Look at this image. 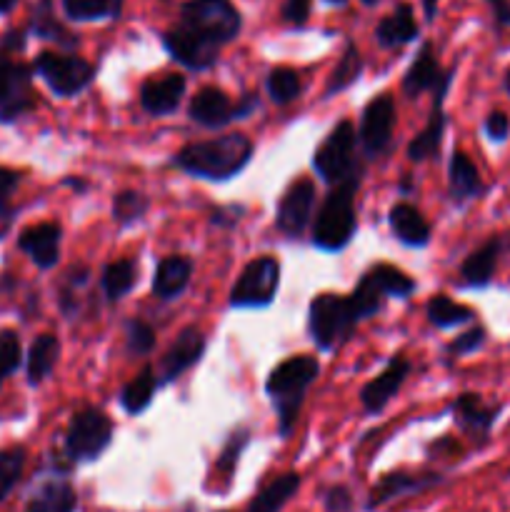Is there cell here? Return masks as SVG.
<instances>
[{
  "label": "cell",
  "mask_w": 510,
  "mask_h": 512,
  "mask_svg": "<svg viewBox=\"0 0 510 512\" xmlns=\"http://www.w3.org/2000/svg\"><path fill=\"white\" fill-rule=\"evenodd\" d=\"M33 68L58 98H73L95 80V68L80 55L43 50L35 58Z\"/></svg>",
  "instance_id": "ba28073f"
},
{
  "label": "cell",
  "mask_w": 510,
  "mask_h": 512,
  "mask_svg": "<svg viewBox=\"0 0 510 512\" xmlns=\"http://www.w3.org/2000/svg\"><path fill=\"white\" fill-rule=\"evenodd\" d=\"M245 445H248V433H245V430H238V433L230 435L228 445H225L223 455H220V460H218V470H220V473H225V475L233 473Z\"/></svg>",
  "instance_id": "ee69618b"
},
{
  "label": "cell",
  "mask_w": 510,
  "mask_h": 512,
  "mask_svg": "<svg viewBox=\"0 0 510 512\" xmlns=\"http://www.w3.org/2000/svg\"><path fill=\"white\" fill-rule=\"evenodd\" d=\"M15 3H18V0H0V15L10 13V10L15 8Z\"/></svg>",
  "instance_id": "11a10c76"
},
{
  "label": "cell",
  "mask_w": 510,
  "mask_h": 512,
  "mask_svg": "<svg viewBox=\"0 0 510 512\" xmlns=\"http://www.w3.org/2000/svg\"><path fill=\"white\" fill-rule=\"evenodd\" d=\"M20 358H23V348H20L18 335L13 330H0V383L18 370Z\"/></svg>",
  "instance_id": "7bdbcfd3"
},
{
  "label": "cell",
  "mask_w": 510,
  "mask_h": 512,
  "mask_svg": "<svg viewBox=\"0 0 510 512\" xmlns=\"http://www.w3.org/2000/svg\"><path fill=\"white\" fill-rule=\"evenodd\" d=\"M75 505H78L75 490L68 483H63V480H53V483H45L30 498L25 512H75Z\"/></svg>",
  "instance_id": "4dcf8cb0"
},
{
  "label": "cell",
  "mask_w": 510,
  "mask_h": 512,
  "mask_svg": "<svg viewBox=\"0 0 510 512\" xmlns=\"http://www.w3.org/2000/svg\"><path fill=\"white\" fill-rule=\"evenodd\" d=\"M100 285H103V293L108 300H120L123 295H128L135 285V263L133 260L123 258L108 263L100 275Z\"/></svg>",
  "instance_id": "e575fe53"
},
{
  "label": "cell",
  "mask_w": 510,
  "mask_h": 512,
  "mask_svg": "<svg viewBox=\"0 0 510 512\" xmlns=\"http://www.w3.org/2000/svg\"><path fill=\"white\" fill-rule=\"evenodd\" d=\"M113 443V423L100 410L85 408L73 415L65 433V453L75 463L98 460Z\"/></svg>",
  "instance_id": "9c48e42d"
},
{
  "label": "cell",
  "mask_w": 510,
  "mask_h": 512,
  "mask_svg": "<svg viewBox=\"0 0 510 512\" xmlns=\"http://www.w3.org/2000/svg\"><path fill=\"white\" fill-rule=\"evenodd\" d=\"M120 5H123V0H113V13H115V18H118V15H120Z\"/></svg>",
  "instance_id": "6f0895ef"
},
{
  "label": "cell",
  "mask_w": 510,
  "mask_h": 512,
  "mask_svg": "<svg viewBox=\"0 0 510 512\" xmlns=\"http://www.w3.org/2000/svg\"><path fill=\"white\" fill-rule=\"evenodd\" d=\"M395 128V103L388 93L370 100L360 118V143L368 158H378L388 150Z\"/></svg>",
  "instance_id": "7c38bea8"
},
{
  "label": "cell",
  "mask_w": 510,
  "mask_h": 512,
  "mask_svg": "<svg viewBox=\"0 0 510 512\" xmlns=\"http://www.w3.org/2000/svg\"><path fill=\"white\" fill-rule=\"evenodd\" d=\"M253 158V143L243 133H225L213 140L188 143L178 150L173 163L183 173L200 180H230L248 168Z\"/></svg>",
  "instance_id": "6da1fadb"
},
{
  "label": "cell",
  "mask_w": 510,
  "mask_h": 512,
  "mask_svg": "<svg viewBox=\"0 0 510 512\" xmlns=\"http://www.w3.org/2000/svg\"><path fill=\"white\" fill-rule=\"evenodd\" d=\"M310 3L313 0H285L283 3V20L290 25H303L310 15Z\"/></svg>",
  "instance_id": "7dc6e473"
},
{
  "label": "cell",
  "mask_w": 510,
  "mask_h": 512,
  "mask_svg": "<svg viewBox=\"0 0 510 512\" xmlns=\"http://www.w3.org/2000/svg\"><path fill=\"white\" fill-rule=\"evenodd\" d=\"M163 45L170 53V58L178 60V63L185 65L188 70H208L218 63L220 45L210 43V40H205L203 35H198L195 30L185 28L183 23L165 30Z\"/></svg>",
  "instance_id": "8fae6325"
},
{
  "label": "cell",
  "mask_w": 510,
  "mask_h": 512,
  "mask_svg": "<svg viewBox=\"0 0 510 512\" xmlns=\"http://www.w3.org/2000/svg\"><path fill=\"white\" fill-rule=\"evenodd\" d=\"M423 10H425V18L433 20L435 13H438V0H423Z\"/></svg>",
  "instance_id": "db71d44e"
},
{
  "label": "cell",
  "mask_w": 510,
  "mask_h": 512,
  "mask_svg": "<svg viewBox=\"0 0 510 512\" xmlns=\"http://www.w3.org/2000/svg\"><path fill=\"white\" fill-rule=\"evenodd\" d=\"M503 88H505V93L510 95V68L505 70V75H503Z\"/></svg>",
  "instance_id": "9f6ffc18"
},
{
  "label": "cell",
  "mask_w": 510,
  "mask_h": 512,
  "mask_svg": "<svg viewBox=\"0 0 510 512\" xmlns=\"http://www.w3.org/2000/svg\"><path fill=\"white\" fill-rule=\"evenodd\" d=\"M25 468V450L23 448H8L0 450V503L10 495L15 483L20 480Z\"/></svg>",
  "instance_id": "f35d334b"
},
{
  "label": "cell",
  "mask_w": 510,
  "mask_h": 512,
  "mask_svg": "<svg viewBox=\"0 0 510 512\" xmlns=\"http://www.w3.org/2000/svg\"><path fill=\"white\" fill-rule=\"evenodd\" d=\"M325 3H328V5H345L348 0H325Z\"/></svg>",
  "instance_id": "680465c9"
},
{
  "label": "cell",
  "mask_w": 510,
  "mask_h": 512,
  "mask_svg": "<svg viewBox=\"0 0 510 512\" xmlns=\"http://www.w3.org/2000/svg\"><path fill=\"white\" fill-rule=\"evenodd\" d=\"M418 38V23H415L413 8L408 3H400L388 18H383L375 28V40L383 48H400L405 43H413Z\"/></svg>",
  "instance_id": "484cf974"
},
{
  "label": "cell",
  "mask_w": 510,
  "mask_h": 512,
  "mask_svg": "<svg viewBox=\"0 0 510 512\" xmlns=\"http://www.w3.org/2000/svg\"><path fill=\"white\" fill-rule=\"evenodd\" d=\"M453 75L455 73H450L448 78L433 90L435 98H433V110H430L428 125H425V128L408 143V158L413 160V163H423V160L435 158V155H438L440 143H443V135H445V123H448V118H445V95H448L450 83H453Z\"/></svg>",
  "instance_id": "5bb4252c"
},
{
  "label": "cell",
  "mask_w": 510,
  "mask_h": 512,
  "mask_svg": "<svg viewBox=\"0 0 510 512\" xmlns=\"http://www.w3.org/2000/svg\"><path fill=\"white\" fill-rule=\"evenodd\" d=\"M298 488H300L298 473L280 475V478H275L273 483H268L258 495H255V500L250 503L248 512H280L283 510V505L298 493Z\"/></svg>",
  "instance_id": "f546056e"
},
{
  "label": "cell",
  "mask_w": 510,
  "mask_h": 512,
  "mask_svg": "<svg viewBox=\"0 0 510 512\" xmlns=\"http://www.w3.org/2000/svg\"><path fill=\"white\" fill-rule=\"evenodd\" d=\"M188 115L193 123L203 128H223L235 118V105L220 88H200L188 105Z\"/></svg>",
  "instance_id": "44dd1931"
},
{
  "label": "cell",
  "mask_w": 510,
  "mask_h": 512,
  "mask_svg": "<svg viewBox=\"0 0 510 512\" xmlns=\"http://www.w3.org/2000/svg\"><path fill=\"white\" fill-rule=\"evenodd\" d=\"M205 353V335L198 328H185L180 330V335L175 338V343L170 345L168 353L160 360L158 370V383L168 385L173 380H178L185 370L193 368Z\"/></svg>",
  "instance_id": "9a60e30c"
},
{
  "label": "cell",
  "mask_w": 510,
  "mask_h": 512,
  "mask_svg": "<svg viewBox=\"0 0 510 512\" xmlns=\"http://www.w3.org/2000/svg\"><path fill=\"white\" fill-rule=\"evenodd\" d=\"M10 223H13V208L8 205V198L0 195V238L10 230Z\"/></svg>",
  "instance_id": "816d5d0a"
},
{
  "label": "cell",
  "mask_w": 510,
  "mask_h": 512,
  "mask_svg": "<svg viewBox=\"0 0 510 512\" xmlns=\"http://www.w3.org/2000/svg\"><path fill=\"white\" fill-rule=\"evenodd\" d=\"M318 373L320 363L313 355H295V358L283 360V363L270 370L268 380H265V393L273 400L275 415H278V430L283 438H288L290 430L298 423L305 393L318 380Z\"/></svg>",
  "instance_id": "7a4b0ae2"
},
{
  "label": "cell",
  "mask_w": 510,
  "mask_h": 512,
  "mask_svg": "<svg viewBox=\"0 0 510 512\" xmlns=\"http://www.w3.org/2000/svg\"><path fill=\"white\" fill-rule=\"evenodd\" d=\"M388 223L395 238L403 245H408V248H423V245L430 243V225L415 205H393L388 215Z\"/></svg>",
  "instance_id": "d4e9b609"
},
{
  "label": "cell",
  "mask_w": 510,
  "mask_h": 512,
  "mask_svg": "<svg viewBox=\"0 0 510 512\" xmlns=\"http://www.w3.org/2000/svg\"><path fill=\"white\" fill-rule=\"evenodd\" d=\"M425 315H428V320L435 325V328H443V330L458 328V325L470 323V320L475 318L473 310L455 303V300H450L448 295H435V298H430L428 305H425Z\"/></svg>",
  "instance_id": "d6a6232c"
},
{
  "label": "cell",
  "mask_w": 510,
  "mask_h": 512,
  "mask_svg": "<svg viewBox=\"0 0 510 512\" xmlns=\"http://www.w3.org/2000/svg\"><path fill=\"white\" fill-rule=\"evenodd\" d=\"M60 240H63V228L58 223H38L20 233L18 248L40 270H50L60 258Z\"/></svg>",
  "instance_id": "e0dca14e"
},
{
  "label": "cell",
  "mask_w": 510,
  "mask_h": 512,
  "mask_svg": "<svg viewBox=\"0 0 510 512\" xmlns=\"http://www.w3.org/2000/svg\"><path fill=\"white\" fill-rule=\"evenodd\" d=\"M483 343H485V328L475 325V328H470L468 333L458 335V338H455L453 343L448 345V353L458 355V358H460V355L475 353V350H478Z\"/></svg>",
  "instance_id": "f6af8a7d"
},
{
  "label": "cell",
  "mask_w": 510,
  "mask_h": 512,
  "mask_svg": "<svg viewBox=\"0 0 510 512\" xmlns=\"http://www.w3.org/2000/svg\"><path fill=\"white\" fill-rule=\"evenodd\" d=\"M488 5L495 15V23L500 28H510V0H488Z\"/></svg>",
  "instance_id": "681fc988"
},
{
  "label": "cell",
  "mask_w": 510,
  "mask_h": 512,
  "mask_svg": "<svg viewBox=\"0 0 510 512\" xmlns=\"http://www.w3.org/2000/svg\"><path fill=\"white\" fill-rule=\"evenodd\" d=\"M435 483H440L438 475L393 473V475H388V478H383L378 485H375L373 495H370V508L388 503V500H393V498H400V495L420 493V490H425V488H433Z\"/></svg>",
  "instance_id": "4316f807"
},
{
  "label": "cell",
  "mask_w": 510,
  "mask_h": 512,
  "mask_svg": "<svg viewBox=\"0 0 510 512\" xmlns=\"http://www.w3.org/2000/svg\"><path fill=\"white\" fill-rule=\"evenodd\" d=\"M505 240L503 238H490L485 240L480 248H475L468 258L460 265V283L465 288H485L493 280L495 268H498V260L503 255Z\"/></svg>",
  "instance_id": "d6986e66"
},
{
  "label": "cell",
  "mask_w": 510,
  "mask_h": 512,
  "mask_svg": "<svg viewBox=\"0 0 510 512\" xmlns=\"http://www.w3.org/2000/svg\"><path fill=\"white\" fill-rule=\"evenodd\" d=\"M450 73H455L453 68L443 70L440 68L438 58L433 53V45L425 43L423 48L418 50L415 60L410 63V68L405 70L403 75V93L408 98H415V95L425 93V90H435Z\"/></svg>",
  "instance_id": "ffe728a7"
},
{
  "label": "cell",
  "mask_w": 510,
  "mask_h": 512,
  "mask_svg": "<svg viewBox=\"0 0 510 512\" xmlns=\"http://www.w3.org/2000/svg\"><path fill=\"white\" fill-rule=\"evenodd\" d=\"M358 180H345V183L333 185L325 203L320 205V213L315 218L313 228V245L325 250V253H338L353 240L355 235V190Z\"/></svg>",
  "instance_id": "3957f363"
},
{
  "label": "cell",
  "mask_w": 510,
  "mask_h": 512,
  "mask_svg": "<svg viewBox=\"0 0 510 512\" xmlns=\"http://www.w3.org/2000/svg\"><path fill=\"white\" fill-rule=\"evenodd\" d=\"M315 205V183L310 178H300L290 185L283 193L278 203V213H275V225L280 233L288 238H298L310 223Z\"/></svg>",
  "instance_id": "4fadbf2b"
},
{
  "label": "cell",
  "mask_w": 510,
  "mask_h": 512,
  "mask_svg": "<svg viewBox=\"0 0 510 512\" xmlns=\"http://www.w3.org/2000/svg\"><path fill=\"white\" fill-rule=\"evenodd\" d=\"M185 88H188L185 75L163 73L160 78H150L140 85V105L153 118H165L173 110H178Z\"/></svg>",
  "instance_id": "2e32d148"
},
{
  "label": "cell",
  "mask_w": 510,
  "mask_h": 512,
  "mask_svg": "<svg viewBox=\"0 0 510 512\" xmlns=\"http://www.w3.org/2000/svg\"><path fill=\"white\" fill-rule=\"evenodd\" d=\"M253 108H258V98L253 93L243 95V100L235 105V118H245V115L253 113Z\"/></svg>",
  "instance_id": "f5cc1de1"
},
{
  "label": "cell",
  "mask_w": 510,
  "mask_h": 512,
  "mask_svg": "<svg viewBox=\"0 0 510 512\" xmlns=\"http://www.w3.org/2000/svg\"><path fill=\"white\" fill-rule=\"evenodd\" d=\"M280 285V263L273 255H260L250 260L240 273L238 283L230 290V308L253 310L268 308L278 295Z\"/></svg>",
  "instance_id": "52a82bcc"
},
{
  "label": "cell",
  "mask_w": 510,
  "mask_h": 512,
  "mask_svg": "<svg viewBox=\"0 0 510 512\" xmlns=\"http://www.w3.org/2000/svg\"><path fill=\"white\" fill-rule=\"evenodd\" d=\"M325 508L328 512H348L350 510V493L345 488H330L325 495Z\"/></svg>",
  "instance_id": "c3c4849f"
},
{
  "label": "cell",
  "mask_w": 510,
  "mask_h": 512,
  "mask_svg": "<svg viewBox=\"0 0 510 512\" xmlns=\"http://www.w3.org/2000/svg\"><path fill=\"white\" fill-rule=\"evenodd\" d=\"M18 183L20 173H15V170L10 168H0V195H3V198H10V193L18 188Z\"/></svg>",
  "instance_id": "f907efd6"
},
{
  "label": "cell",
  "mask_w": 510,
  "mask_h": 512,
  "mask_svg": "<svg viewBox=\"0 0 510 512\" xmlns=\"http://www.w3.org/2000/svg\"><path fill=\"white\" fill-rule=\"evenodd\" d=\"M190 275H193V260L185 255H168L155 268L153 295L160 300H175L188 288Z\"/></svg>",
  "instance_id": "cb8c5ba5"
},
{
  "label": "cell",
  "mask_w": 510,
  "mask_h": 512,
  "mask_svg": "<svg viewBox=\"0 0 510 512\" xmlns=\"http://www.w3.org/2000/svg\"><path fill=\"white\" fill-rule=\"evenodd\" d=\"M63 10L70 20H103L113 15V0H63Z\"/></svg>",
  "instance_id": "60d3db41"
},
{
  "label": "cell",
  "mask_w": 510,
  "mask_h": 512,
  "mask_svg": "<svg viewBox=\"0 0 510 512\" xmlns=\"http://www.w3.org/2000/svg\"><path fill=\"white\" fill-rule=\"evenodd\" d=\"M35 105L33 75L25 63L0 55V120H15Z\"/></svg>",
  "instance_id": "30bf717a"
},
{
  "label": "cell",
  "mask_w": 510,
  "mask_h": 512,
  "mask_svg": "<svg viewBox=\"0 0 510 512\" xmlns=\"http://www.w3.org/2000/svg\"><path fill=\"white\" fill-rule=\"evenodd\" d=\"M368 270L370 275L378 280V285L383 288V293L388 295V298H408V295L415 290V280L408 278V275H405L400 268H395V265L378 263Z\"/></svg>",
  "instance_id": "74e56055"
},
{
  "label": "cell",
  "mask_w": 510,
  "mask_h": 512,
  "mask_svg": "<svg viewBox=\"0 0 510 512\" xmlns=\"http://www.w3.org/2000/svg\"><path fill=\"white\" fill-rule=\"evenodd\" d=\"M360 73H363V55H360L358 45L348 43L345 45V53L340 55L338 65H335L333 73H330L328 85H325V98L348 90L350 85L360 78Z\"/></svg>",
  "instance_id": "1f68e13d"
},
{
  "label": "cell",
  "mask_w": 510,
  "mask_h": 512,
  "mask_svg": "<svg viewBox=\"0 0 510 512\" xmlns=\"http://www.w3.org/2000/svg\"><path fill=\"white\" fill-rule=\"evenodd\" d=\"M410 373V363L403 358H393L388 363V368L378 375V378L370 380L363 390H360V403L368 410L370 415L380 413L390 400L398 395V390L403 388L405 378Z\"/></svg>",
  "instance_id": "ac0fdd59"
},
{
  "label": "cell",
  "mask_w": 510,
  "mask_h": 512,
  "mask_svg": "<svg viewBox=\"0 0 510 512\" xmlns=\"http://www.w3.org/2000/svg\"><path fill=\"white\" fill-rule=\"evenodd\" d=\"M153 348L155 330L150 328L148 323H143V320H130V323L125 325V350H128L130 355H135V358H140V355L153 353Z\"/></svg>",
  "instance_id": "b9f144b4"
},
{
  "label": "cell",
  "mask_w": 510,
  "mask_h": 512,
  "mask_svg": "<svg viewBox=\"0 0 510 512\" xmlns=\"http://www.w3.org/2000/svg\"><path fill=\"white\" fill-rule=\"evenodd\" d=\"M385 298H388V295L383 293V288L378 285V280L370 275V270H365V275L360 278V283L355 285L353 293L348 295V303H350V308H353L355 318L365 320V318H370V315L378 313Z\"/></svg>",
  "instance_id": "836d02e7"
},
{
  "label": "cell",
  "mask_w": 510,
  "mask_h": 512,
  "mask_svg": "<svg viewBox=\"0 0 510 512\" xmlns=\"http://www.w3.org/2000/svg\"><path fill=\"white\" fill-rule=\"evenodd\" d=\"M360 320L355 318L348 298L335 293H323L310 303L308 330L313 343L320 350H335L340 343L350 338Z\"/></svg>",
  "instance_id": "277c9868"
},
{
  "label": "cell",
  "mask_w": 510,
  "mask_h": 512,
  "mask_svg": "<svg viewBox=\"0 0 510 512\" xmlns=\"http://www.w3.org/2000/svg\"><path fill=\"white\" fill-rule=\"evenodd\" d=\"M33 30H35V33L40 35V38L58 40V43L68 45V48H73V45H75V38H70L68 30L60 28L58 20L53 18V10H50V3H48V0H43V3L38 5V10H35Z\"/></svg>",
  "instance_id": "ab89813d"
},
{
  "label": "cell",
  "mask_w": 510,
  "mask_h": 512,
  "mask_svg": "<svg viewBox=\"0 0 510 512\" xmlns=\"http://www.w3.org/2000/svg\"><path fill=\"white\" fill-rule=\"evenodd\" d=\"M453 413H455V420H458V425L465 430V433L483 440L488 438L500 408L485 403L478 393H463L455 398Z\"/></svg>",
  "instance_id": "7402d4cb"
},
{
  "label": "cell",
  "mask_w": 510,
  "mask_h": 512,
  "mask_svg": "<svg viewBox=\"0 0 510 512\" xmlns=\"http://www.w3.org/2000/svg\"><path fill=\"white\" fill-rule=\"evenodd\" d=\"M58 358H60V340L50 333L38 335L28 350V383L30 385L43 383V380L53 373Z\"/></svg>",
  "instance_id": "83f0119b"
},
{
  "label": "cell",
  "mask_w": 510,
  "mask_h": 512,
  "mask_svg": "<svg viewBox=\"0 0 510 512\" xmlns=\"http://www.w3.org/2000/svg\"><path fill=\"white\" fill-rule=\"evenodd\" d=\"M268 95L273 98L275 105H288L293 103L295 98L303 90V83H300V75L290 68H275L268 73Z\"/></svg>",
  "instance_id": "8d00e7d4"
},
{
  "label": "cell",
  "mask_w": 510,
  "mask_h": 512,
  "mask_svg": "<svg viewBox=\"0 0 510 512\" xmlns=\"http://www.w3.org/2000/svg\"><path fill=\"white\" fill-rule=\"evenodd\" d=\"M150 208V200L138 190H120L113 198V220L120 228L135 225Z\"/></svg>",
  "instance_id": "d590c367"
},
{
  "label": "cell",
  "mask_w": 510,
  "mask_h": 512,
  "mask_svg": "<svg viewBox=\"0 0 510 512\" xmlns=\"http://www.w3.org/2000/svg\"><path fill=\"white\" fill-rule=\"evenodd\" d=\"M158 375H153V368H143L123 390H120V405L128 415H140L150 408L158 390Z\"/></svg>",
  "instance_id": "f1b7e54d"
},
{
  "label": "cell",
  "mask_w": 510,
  "mask_h": 512,
  "mask_svg": "<svg viewBox=\"0 0 510 512\" xmlns=\"http://www.w3.org/2000/svg\"><path fill=\"white\" fill-rule=\"evenodd\" d=\"M485 135H488L493 143H503L510 135V118L503 113V110H493V113L485 118Z\"/></svg>",
  "instance_id": "bcb514c9"
},
{
  "label": "cell",
  "mask_w": 510,
  "mask_h": 512,
  "mask_svg": "<svg viewBox=\"0 0 510 512\" xmlns=\"http://www.w3.org/2000/svg\"><path fill=\"white\" fill-rule=\"evenodd\" d=\"M483 190V178H480L473 160H470L463 150H455V153L450 155L448 163V193L450 198H453V203H468V200L483 195Z\"/></svg>",
  "instance_id": "603a6c76"
},
{
  "label": "cell",
  "mask_w": 510,
  "mask_h": 512,
  "mask_svg": "<svg viewBox=\"0 0 510 512\" xmlns=\"http://www.w3.org/2000/svg\"><path fill=\"white\" fill-rule=\"evenodd\" d=\"M363 3L365 5H375V3H378V0H363Z\"/></svg>",
  "instance_id": "91938a15"
},
{
  "label": "cell",
  "mask_w": 510,
  "mask_h": 512,
  "mask_svg": "<svg viewBox=\"0 0 510 512\" xmlns=\"http://www.w3.org/2000/svg\"><path fill=\"white\" fill-rule=\"evenodd\" d=\"M313 168L328 185L360 178V165L355 158V128L350 120L335 125L313 155Z\"/></svg>",
  "instance_id": "8992f818"
},
{
  "label": "cell",
  "mask_w": 510,
  "mask_h": 512,
  "mask_svg": "<svg viewBox=\"0 0 510 512\" xmlns=\"http://www.w3.org/2000/svg\"><path fill=\"white\" fill-rule=\"evenodd\" d=\"M180 23L215 45L235 40L243 28V18L230 0H188L180 8Z\"/></svg>",
  "instance_id": "5b68a950"
}]
</instances>
